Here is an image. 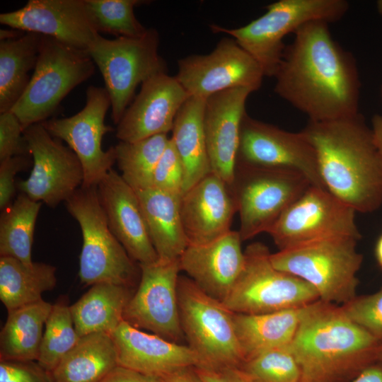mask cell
<instances>
[{
  "label": "cell",
  "instance_id": "cell-30",
  "mask_svg": "<svg viewBox=\"0 0 382 382\" xmlns=\"http://www.w3.org/2000/svg\"><path fill=\"white\" fill-rule=\"evenodd\" d=\"M52 308L42 299L8 311L0 332V360L37 361Z\"/></svg>",
  "mask_w": 382,
  "mask_h": 382
},
{
  "label": "cell",
  "instance_id": "cell-36",
  "mask_svg": "<svg viewBox=\"0 0 382 382\" xmlns=\"http://www.w3.org/2000/svg\"><path fill=\"white\" fill-rule=\"evenodd\" d=\"M95 29L118 37H138L147 28L138 21L134 7L145 4L139 0H84Z\"/></svg>",
  "mask_w": 382,
  "mask_h": 382
},
{
  "label": "cell",
  "instance_id": "cell-3",
  "mask_svg": "<svg viewBox=\"0 0 382 382\" xmlns=\"http://www.w3.org/2000/svg\"><path fill=\"white\" fill-rule=\"evenodd\" d=\"M381 342L340 306L318 300L304 308L289 347L301 382H349L377 361Z\"/></svg>",
  "mask_w": 382,
  "mask_h": 382
},
{
  "label": "cell",
  "instance_id": "cell-11",
  "mask_svg": "<svg viewBox=\"0 0 382 382\" xmlns=\"http://www.w3.org/2000/svg\"><path fill=\"white\" fill-rule=\"evenodd\" d=\"M311 185L306 177L296 171L236 166L231 187L239 214L242 241L267 233Z\"/></svg>",
  "mask_w": 382,
  "mask_h": 382
},
{
  "label": "cell",
  "instance_id": "cell-49",
  "mask_svg": "<svg viewBox=\"0 0 382 382\" xmlns=\"http://www.w3.org/2000/svg\"><path fill=\"white\" fill-rule=\"evenodd\" d=\"M376 360L382 363V341L377 349Z\"/></svg>",
  "mask_w": 382,
  "mask_h": 382
},
{
  "label": "cell",
  "instance_id": "cell-10",
  "mask_svg": "<svg viewBox=\"0 0 382 382\" xmlns=\"http://www.w3.org/2000/svg\"><path fill=\"white\" fill-rule=\"evenodd\" d=\"M268 248L260 242L244 250L243 270L222 301L231 312L262 314L302 308L319 300L315 289L303 279L275 268Z\"/></svg>",
  "mask_w": 382,
  "mask_h": 382
},
{
  "label": "cell",
  "instance_id": "cell-9",
  "mask_svg": "<svg viewBox=\"0 0 382 382\" xmlns=\"http://www.w3.org/2000/svg\"><path fill=\"white\" fill-rule=\"evenodd\" d=\"M159 35L148 28L141 37L107 39L100 34L88 50L103 76L111 103V117L116 125L130 105L139 84L167 72L158 53Z\"/></svg>",
  "mask_w": 382,
  "mask_h": 382
},
{
  "label": "cell",
  "instance_id": "cell-50",
  "mask_svg": "<svg viewBox=\"0 0 382 382\" xmlns=\"http://www.w3.org/2000/svg\"><path fill=\"white\" fill-rule=\"evenodd\" d=\"M376 7L378 13L382 15V0L378 1L376 3Z\"/></svg>",
  "mask_w": 382,
  "mask_h": 382
},
{
  "label": "cell",
  "instance_id": "cell-13",
  "mask_svg": "<svg viewBox=\"0 0 382 382\" xmlns=\"http://www.w3.org/2000/svg\"><path fill=\"white\" fill-rule=\"evenodd\" d=\"M110 105L105 88L90 86L85 106L79 112L42 122L53 137L64 141L77 156L83 170L81 187H97L115 163L114 146L107 151L102 149L103 136L113 130L105 123Z\"/></svg>",
  "mask_w": 382,
  "mask_h": 382
},
{
  "label": "cell",
  "instance_id": "cell-23",
  "mask_svg": "<svg viewBox=\"0 0 382 382\" xmlns=\"http://www.w3.org/2000/svg\"><path fill=\"white\" fill-rule=\"evenodd\" d=\"M238 231L206 244L189 245L179 258L180 270L210 296L223 301L239 277L245 262Z\"/></svg>",
  "mask_w": 382,
  "mask_h": 382
},
{
  "label": "cell",
  "instance_id": "cell-17",
  "mask_svg": "<svg viewBox=\"0 0 382 382\" xmlns=\"http://www.w3.org/2000/svg\"><path fill=\"white\" fill-rule=\"evenodd\" d=\"M139 265V283L125 308L123 319L138 329L178 343L184 336L178 301L179 259Z\"/></svg>",
  "mask_w": 382,
  "mask_h": 382
},
{
  "label": "cell",
  "instance_id": "cell-41",
  "mask_svg": "<svg viewBox=\"0 0 382 382\" xmlns=\"http://www.w3.org/2000/svg\"><path fill=\"white\" fill-rule=\"evenodd\" d=\"M0 382H54L35 361L0 360Z\"/></svg>",
  "mask_w": 382,
  "mask_h": 382
},
{
  "label": "cell",
  "instance_id": "cell-32",
  "mask_svg": "<svg viewBox=\"0 0 382 382\" xmlns=\"http://www.w3.org/2000/svg\"><path fill=\"white\" fill-rule=\"evenodd\" d=\"M56 271L50 264H25L11 257L1 256L0 300L7 311L42 300V294L56 286Z\"/></svg>",
  "mask_w": 382,
  "mask_h": 382
},
{
  "label": "cell",
  "instance_id": "cell-45",
  "mask_svg": "<svg viewBox=\"0 0 382 382\" xmlns=\"http://www.w3.org/2000/svg\"><path fill=\"white\" fill-rule=\"evenodd\" d=\"M156 382H202V381L197 376L195 366H190L156 377Z\"/></svg>",
  "mask_w": 382,
  "mask_h": 382
},
{
  "label": "cell",
  "instance_id": "cell-12",
  "mask_svg": "<svg viewBox=\"0 0 382 382\" xmlns=\"http://www.w3.org/2000/svg\"><path fill=\"white\" fill-rule=\"evenodd\" d=\"M357 212L325 189L311 185L267 232L279 250L336 236L361 238Z\"/></svg>",
  "mask_w": 382,
  "mask_h": 382
},
{
  "label": "cell",
  "instance_id": "cell-15",
  "mask_svg": "<svg viewBox=\"0 0 382 382\" xmlns=\"http://www.w3.org/2000/svg\"><path fill=\"white\" fill-rule=\"evenodd\" d=\"M23 135L33 164L29 177L16 186L31 199L55 208L83 185L81 163L74 152L53 137L42 123L28 127Z\"/></svg>",
  "mask_w": 382,
  "mask_h": 382
},
{
  "label": "cell",
  "instance_id": "cell-38",
  "mask_svg": "<svg viewBox=\"0 0 382 382\" xmlns=\"http://www.w3.org/2000/svg\"><path fill=\"white\" fill-rule=\"evenodd\" d=\"M340 306L352 320L382 341V288L370 295L356 296Z\"/></svg>",
  "mask_w": 382,
  "mask_h": 382
},
{
  "label": "cell",
  "instance_id": "cell-4",
  "mask_svg": "<svg viewBox=\"0 0 382 382\" xmlns=\"http://www.w3.org/2000/svg\"><path fill=\"white\" fill-rule=\"evenodd\" d=\"M358 241L351 236L318 239L271 253L270 261L277 270L311 285L319 300L342 306L357 296V274L363 260Z\"/></svg>",
  "mask_w": 382,
  "mask_h": 382
},
{
  "label": "cell",
  "instance_id": "cell-37",
  "mask_svg": "<svg viewBox=\"0 0 382 382\" xmlns=\"http://www.w3.org/2000/svg\"><path fill=\"white\" fill-rule=\"evenodd\" d=\"M241 368L254 382H301L300 368L289 345L262 352Z\"/></svg>",
  "mask_w": 382,
  "mask_h": 382
},
{
  "label": "cell",
  "instance_id": "cell-42",
  "mask_svg": "<svg viewBox=\"0 0 382 382\" xmlns=\"http://www.w3.org/2000/svg\"><path fill=\"white\" fill-rule=\"evenodd\" d=\"M30 165L26 156H16L0 162V209L4 210L12 203L15 195V176Z\"/></svg>",
  "mask_w": 382,
  "mask_h": 382
},
{
  "label": "cell",
  "instance_id": "cell-40",
  "mask_svg": "<svg viewBox=\"0 0 382 382\" xmlns=\"http://www.w3.org/2000/svg\"><path fill=\"white\" fill-rule=\"evenodd\" d=\"M24 129L11 110L0 113V162L16 156L30 154Z\"/></svg>",
  "mask_w": 382,
  "mask_h": 382
},
{
  "label": "cell",
  "instance_id": "cell-21",
  "mask_svg": "<svg viewBox=\"0 0 382 382\" xmlns=\"http://www.w3.org/2000/svg\"><path fill=\"white\" fill-rule=\"evenodd\" d=\"M108 226L138 264L158 260L136 191L111 169L97 186Z\"/></svg>",
  "mask_w": 382,
  "mask_h": 382
},
{
  "label": "cell",
  "instance_id": "cell-8",
  "mask_svg": "<svg viewBox=\"0 0 382 382\" xmlns=\"http://www.w3.org/2000/svg\"><path fill=\"white\" fill-rule=\"evenodd\" d=\"M178 301L181 328L200 365L207 368L241 366L244 357L236 332L233 315L189 277L180 276Z\"/></svg>",
  "mask_w": 382,
  "mask_h": 382
},
{
  "label": "cell",
  "instance_id": "cell-7",
  "mask_svg": "<svg viewBox=\"0 0 382 382\" xmlns=\"http://www.w3.org/2000/svg\"><path fill=\"white\" fill-rule=\"evenodd\" d=\"M94 71L95 63L88 52L42 35L33 73L11 111L24 130L42 123L72 89L89 79Z\"/></svg>",
  "mask_w": 382,
  "mask_h": 382
},
{
  "label": "cell",
  "instance_id": "cell-35",
  "mask_svg": "<svg viewBox=\"0 0 382 382\" xmlns=\"http://www.w3.org/2000/svg\"><path fill=\"white\" fill-rule=\"evenodd\" d=\"M79 339L74 324L70 306L64 301H59L52 305L45 322L37 362L51 373Z\"/></svg>",
  "mask_w": 382,
  "mask_h": 382
},
{
  "label": "cell",
  "instance_id": "cell-5",
  "mask_svg": "<svg viewBox=\"0 0 382 382\" xmlns=\"http://www.w3.org/2000/svg\"><path fill=\"white\" fill-rule=\"evenodd\" d=\"M349 6L345 0H280L269 4L263 15L242 27H209L213 33L231 36L258 63L265 76L274 77L286 35L310 21L337 22L345 16Z\"/></svg>",
  "mask_w": 382,
  "mask_h": 382
},
{
  "label": "cell",
  "instance_id": "cell-44",
  "mask_svg": "<svg viewBox=\"0 0 382 382\" xmlns=\"http://www.w3.org/2000/svg\"><path fill=\"white\" fill-rule=\"evenodd\" d=\"M100 382H156V377L118 365Z\"/></svg>",
  "mask_w": 382,
  "mask_h": 382
},
{
  "label": "cell",
  "instance_id": "cell-27",
  "mask_svg": "<svg viewBox=\"0 0 382 382\" xmlns=\"http://www.w3.org/2000/svg\"><path fill=\"white\" fill-rule=\"evenodd\" d=\"M305 307L262 314L234 313L236 332L244 362L262 352L289 345Z\"/></svg>",
  "mask_w": 382,
  "mask_h": 382
},
{
  "label": "cell",
  "instance_id": "cell-28",
  "mask_svg": "<svg viewBox=\"0 0 382 382\" xmlns=\"http://www.w3.org/2000/svg\"><path fill=\"white\" fill-rule=\"evenodd\" d=\"M118 365L111 335L91 333L80 337L51 375L54 382H100Z\"/></svg>",
  "mask_w": 382,
  "mask_h": 382
},
{
  "label": "cell",
  "instance_id": "cell-20",
  "mask_svg": "<svg viewBox=\"0 0 382 382\" xmlns=\"http://www.w3.org/2000/svg\"><path fill=\"white\" fill-rule=\"evenodd\" d=\"M253 91L233 88L206 100L204 128L212 173L231 187L245 103Z\"/></svg>",
  "mask_w": 382,
  "mask_h": 382
},
{
  "label": "cell",
  "instance_id": "cell-1",
  "mask_svg": "<svg viewBox=\"0 0 382 382\" xmlns=\"http://www.w3.org/2000/svg\"><path fill=\"white\" fill-rule=\"evenodd\" d=\"M328 24L317 20L297 29L274 76L276 94L313 122L359 114L356 60L333 40Z\"/></svg>",
  "mask_w": 382,
  "mask_h": 382
},
{
  "label": "cell",
  "instance_id": "cell-43",
  "mask_svg": "<svg viewBox=\"0 0 382 382\" xmlns=\"http://www.w3.org/2000/svg\"><path fill=\"white\" fill-rule=\"evenodd\" d=\"M195 370L202 382H254L241 366H195Z\"/></svg>",
  "mask_w": 382,
  "mask_h": 382
},
{
  "label": "cell",
  "instance_id": "cell-48",
  "mask_svg": "<svg viewBox=\"0 0 382 382\" xmlns=\"http://www.w3.org/2000/svg\"><path fill=\"white\" fill-rule=\"evenodd\" d=\"M375 255L379 266L382 268V235H381L376 242Z\"/></svg>",
  "mask_w": 382,
  "mask_h": 382
},
{
  "label": "cell",
  "instance_id": "cell-6",
  "mask_svg": "<svg viewBox=\"0 0 382 382\" xmlns=\"http://www.w3.org/2000/svg\"><path fill=\"white\" fill-rule=\"evenodd\" d=\"M65 202L82 233L79 271L81 283L132 286L140 273L139 265L111 231L97 187H81Z\"/></svg>",
  "mask_w": 382,
  "mask_h": 382
},
{
  "label": "cell",
  "instance_id": "cell-51",
  "mask_svg": "<svg viewBox=\"0 0 382 382\" xmlns=\"http://www.w3.org/2000/svg\"><path fill=\"white\" fill-rule=\"evenodd\" d=\"M381 95H382V89H381Z\"/></svg>",
  "mask_w": 382,
  "mask_h": 382
},
{
  "label": "cell",
  "instance_id": "cell-16",
  "mask_svg": "<svg viewBox=\"0 0 382 382\" xmlns=\"http://www.w3.org/2000/svg\"><path fill=\"white\" fill-rule=\"evenodd\" d=\"M175 76L191 97L207 100L233 88L258 90L265 76L255 59L232 37H224L207 54H191L178 62Z\"/></svg>",
  "mask_w": 382,
  "mask_h": 382
},
{
  "label": "cell",
  "instance_id": "cell-34",
  "mask_svg": "<svg viewBox=\"0 0 382 382\" xmlns=\"http://www.w3.org/2000/svg\"><path fill=\"white\" fill-rule=\"evenodd\" d=\"M169 140L168 134H162L133 142L120 141L114 146L120 175L134 190L152 185L154 170Z\"/></svg>",
  "mask_w": 382,
  "mask_h": 382
},
{
  "label": "cell",
  "instance_id": "cell-39",
  "mask_svg": "<svg viewBox=\"0 0 382 382\" xmlns=\"http://www.w3.org/2000/svg\"><path fill=\"white\" fill-rule=\"evenodd\" d=\"M183 163L170 140L154 170L152 187L178 195H183L184 185Z\"/></svg>",
  "mask_w": 382,
  "mask_h": 382
},
{
  "label": "cell",
  "instance_id": "cell-26",
  "mask_svg": "<svg viewBox=\"0 0 382 382\" xmlns=\"http://www.w3.org/2000/svg\"><path fill=\"white\" fill-rule=\"evenodd\" d=\"M206 100L190 97L178 111L170 140L184 168L183 192L212 173L204 128Z\"/></svg>",
  "mask_w": 382,
  "mask_h": 382
},
{
  "label": "cell",
  "instance_id": "cell-18",
  "mask_svg": "<svg viewBox=\"0 0 382 382\" xmlns=\"http://www.w3.org/2000/svg\"><path fill=\"white\" fill-rule=\"evenodd\" d=\"M0 23L23 32L54 37L86 52L99 35L84 0H30L19 9L1 13Z\"/></svg>",
  "mask_w": 382,
  "mask_h": 382
},
{
  "label": "cell",
  "instance_id": "cell-29",
  "mask_svg": "<svg viewBox=\"0 0 382 382\" xmlns=\"http://www.w3.org/2000/svg\"><path fill=\"white\" fill-rule=\"evenodd\" d=\"M129 286L100 283L70 306L75 329L81 337L96 332L111 334L121 323L132 296Z\"/></svg>",
  "mask_w": 382,
  "mask_h": 382
},
{
  "label": "cell",
  "instance_id": "cell-46",
  "mask_svg": "<svg viewBox=\"0 0 382 382\" xmlns=\"http://www.w3.org/2000/svg\"><path fill=\"white\" fill-rule=\"evenodd\" d=\"M351 382H382V363L375 361L362 369Z\"/></svg>",
  "mask_w": 382,
  "mask_h": 382
},
{
  "label": "cell",
  "instance_id": "cell-47",
  "mask_svg": "<svg viewBox=\"0 0 382 382\" xmlns=\"http://www.w3.org/2000/svg\"><path fill=\"white\" fill-rule=\"evenodd\" d=\"M371 129L374 143L382 158V115H375L373 116Z\"/></svg>",
  "mask_w": 382,
  "mask_h": 382
},
{
  "label": "cell",
  "instance_id": "cell-22",
  "mask_svg": "<svg viewBox=\"0 0 382 382\" xmlns=\"http://www.w3.org/2000/svg\"><path fill=\"white\" fill-rule=\"evenodd\" d=\"M237 206L231 186L211 173L180 199L182 224L189 245L210 243L228 233Z\"/></svg>",
  "mask_w": 382,
  "mask_h": 382
},
{
  "label": "cell",
  "instance_id": "cell-31",
  "mask_svg": "<svg viewBox=\"0 0 382 382\" xmlns=\"http://www.w3.org/2000/svg\"><path fill=\"white\" fill-rule=\"evenodd\" d=\"M42 35L23 32L0 40V113L9 111L26 89L35 69Z\"/></svg>",
  "mask_w": 382,
  "mask_h": 382
},
{
  "label": "cell",
  "instance_id": "cell-19",
  "mask_svg": "<svg viewBox=\"0 0 382 382\" xmlns=\"http://www.w3.org/2000/svg\"><path fill=\"white\" fill-rule=\"evenodd\" d=\"M190 95L177 78L167 72L142 84L116 128L120 141L133 142L172 131L175 117Z\"/></svg>",
  "mask_w": 382,
  "mask_h": 382
},
{
  "label": "cell",
  "instance_id": "cell-25",
  "mask_svg": "<svg viewBox=\"0 0 382 382\" xmlns=\"http://www.w3.org/2000/svg\"><path fill=\"white\" fill-rule=\"evenodd\" d=\"M134 190L158 260H178L189 245L180 216L182 195L152 186Z\"/></svg>",
  "mask_w": 382,
  "mask_h": 382
},
{
  "label": "cell",
  "instance_id": "cell-14",
  "mask_svg": "<svg viewBox=\"0 0 382 382\" xmlns=\"http://www.w3.org/2000/svg\"><path fill=\"white\" fill-rule=\"evenodd\" d=\"M236 166L296 171L313 186L325 189L315 149L302 131H286L247 113L241 124Z\"/></svg>",
  "mask_w": 382,
  "mask_h": 382
},
{
  "label": "cell",
  "instance_id": "cell-2",
  "mask_svg": "<svg viewBox=\"0 0 382 382\" xmlns=\"http://www.w3.org/2000/svg\"><path fill=\"white\" fill-rule=\"evenodd\" d=\"M315 149L325 189L356 212L382 204V158L371 129L358 115L341 120L308 121L301 130Z\"/></svg>",
  "mask_w": 382,
  "mask_h": 382
},
{
  "label": "cell",
  "instance_id": "cell-24",
  "mask_svg": "<svg viewBox=\"0 0 382 382\" xmlns=\"http://www.w3.org/2000/svg\"><path fill=\"white\" fill-rule=\"evenodd\" d=\"M110 335L116 345L119 365L143 374L160 377L200 365L198 356L188 345L146 333L125 320Z\"/></svg>",
  "mask_w": 382,
  "mask_h": 382
},
{
  "label": "cell",
  "instance_id": "cell-33",
  "mask_svg": "<svg viewBox=\"0 0 382 382\" xmlns=\"http://www.w3.org/2000/svg\"><path fill=\"white\" fill-rule=\"evenodd\" d=\"M42 203L21 193L0 216V255L31 264L35 223Z\"/></svg>",
  "mask_w": 382,
  "mask_h": 382
}]
</instances>
